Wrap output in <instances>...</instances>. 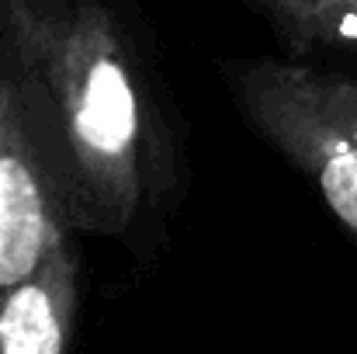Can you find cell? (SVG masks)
I'll return each instance as SVG.
<instances>
[{
  "label": "cell",
  "mask_w": 357,
  "mask_h": 354,
  "mask_svg": "<svg viewBox=\"0 0 357 354\" xmlns=\"http://www.w3.org/2000/svg\"><path fill=\"white\" fill-rule=\"evenodd\" d=\"M70 212L0 45V295L70 239Z\"/></svg>",
  "instance_id": "3957f363"
},
{
  "label": "cell",
  "mask_w": 357,
  "mask_h": 354,
  "mask_svg": "<svg viewBox=\"0 0 357 354\" xmlns=\"http://www.w3.org/2000/svg\"><path fill=\"white\" fill-rule=\"evenodd\" d=\"M14 66L70 226L153 260L184 177L170 94L119 0H0Z\"/></svg>",
  "instance_id": "6da1fadb"
},
{
  "label": "cell",
  "mask_w": 357,
  "mask_h": 354,
  "mask_svg": "<svg viewBox=\"0 0 357 354\" xmlns=\"http://www.w3.org/2000/svg\"><path fill=\"white\" fill-rule=\"evenodd\" d=\"M222 80L246 125L357 233V77L295 59H229Z\"/></svg>",
  "instance_id": "7a4b0ae2"
},
{
  "label": "cell",
  "mask_w": 357,
  "mask_h": 354,
  "mask_svg": "<svg viewBox=\"0 0 357 354\" xmlns=\"http://www.w3.org/2000/svg\"><path fill=\"white\" fill-rule=\"evenodd\" d=\"M80 302L73 243H56L42 264L0 295V354H66Z\"/></svg>",
  "instance_id": "277c9868"
},
{
  "label": "cell",
  "mask_w": 357,
  "mask_h": 354,
  "mask_svg": "<svg viewBox=\"0 0 357 354\" xmlns=\"http://www.w3.org/2000/svg\"><path fill=\"white\" fill-rule=\"evenodd\" d=\"M271 21L278 38L305 56L319 52H357V0H246Z\"/></svg>",
  "instance_id": "5b68a950"
}]
</instances>
